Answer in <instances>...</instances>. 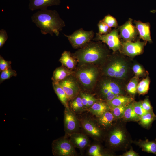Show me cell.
Segmentation results:
<instances>
[{
    "label": "cell",
    "instance_id": "1",
    "mask_svg": "<svg viewBox=\"0 0 156 156\" xmlns=\"http://www.w3.org/2000/svg\"><path fill=\"white\" fill-rule=\"evenodd\" d=\"M31 19L44 35L49 34L53 36L55 34L58 36L65 26L64 21L56 11L47 8L37 11L33 14Z\"/></svg>",
    "mask_w": 156,
    "mask_h": 156
},
{
    "label": "cell",
    "instance_id": "2",
    "mask_svg": "<svg viewBox=\"0 0 156 156\" xmlns=\"http://www.w3.org/2000/svg\"><path fill=\"white\" fill-rule=\"evenodd\" d=\"M107 51L100 42L90 41L80 48L73 55L81 64L96 63L107 55Z\"/></svg>",
    "mask_w": 156,
    "mask_h": 156
},
{
    "label": "cell",
    "instance_id": "3",
    "mask_svg": "<svg viewBox=\"0 0 156 156\" xmlns=\"http://www.w3.org/2000/svg\"><path fill=\"white\" fill-rule=\"evenodd\" d=\"M64 35L67 38L73 47L77 49L84 47L91 41L94 38V33L92 30L86 31L80 28L70 35Z\"/></svg>",
    "mask_w": 156,
    "mask_h": 156
},
{
    "label": "cell",
    "instance_id": "4",
    "mask_svg": "<svg viewBox=\"0 0 156 156\" xmlns=\"http://www.w3.org/2000/svg\"><path fill=\"white\" fill-rule=\"evenodd\" d=\"M98 74V70L96 67L89 66H84L78 70L77 76L84 87L90 88L95 84Z\"/></svg>",
    "mask_w": 156,
    "mask_h": 156
},
{
    "label": "cell",
    "instance_id": "5",
    "mask_svg": "<svg viewBox=\"0 0 156 156\" xmlns=\"http://www.w3.org/2000/svg\"><path fill=\"white\" fill-rule=\"evenodd\" d=\"M119 31L118 29L117 28L107 34H101L96 33L93 40L101 41L106 43L113 51H116L120 50L122 45L120 39Z\"/></svg>",
    "mask_w": 156,
    "mask_h": 156
},
{
    "label": "cell",
    "instance_id": "6",
    "mask_svg": "<svg viewBox=\"0 0 156 156\" xmlns=\"http://www.w3.org/2000/svg\"><path fill=\"white\" fill-rule=\"evenodd\" d=\"M52 150L53 154L55 156H71L75 154L74 149L70 142L64 137L53 141Z\"/></svg>",
    "mask_w": 156,
    "mask_h": 156
},
{
    "label": "cell",
    "instance_id": "7",
    "mask_svg": "<svg viewBox=\"0 0 156 156\" xmlns=\"http://www.w3.org/2000/svg\"><path fill=\"white\" fill-rule=\"evenodd\" d=\"M147 41L141 42L139 40L135 42L125 41L122 43V51L125 55L133 57L140 55L143 52Z\"/></svg>",
    "mask_w": 156,
    "mask_h": 156
},
{
    "label": "cell",
    "instance_id": "8",
    "mask_svg": "<svg viewBox=\"0 0 156 156\" xmlns=\"http://www.w3.org/2000/svg\"><path fill=\"white\" fill-rule=\"evenodd\" d=\"M132 23L133 20L129 18L124 24L118 27L120 32V37L125 41H134L138 34L135 26L133 25Z\"/></svg>",
    "mask_w": 156,
    "mask_h": 156
},
{
    "label": "cell",
    "instance_id": "9",
    "mask_svg": "<svg viewBox=\"0 0 156 156\" xmlns=\"http://www.w3.org/2000/svg\"><path fill=\"white\" fill-rule=\"evenodd\" d=\"M58 83L66 93L68 100L73 99L77 96L78 87L73 79L68 77Z\"/></svg>",
    "mask_w": 156,
    "mask_h": 156
},
{
    "label": "cell",
    "instance_id": "10",
    "mask_svg": "<svg viewBox=\"0 0 156 156\" xmlns=\"http://www.w3.org/2000/svg\"><path fill=\"white\" fill-rule=\"evenodd\" d=\"M133 23L138 30L139 37L144 41L152 42L150 33V25L148 22L143 23L140 20H134Z\"/></svg>",
    "mask_w": 156,
    "mask_h": 156
},
{
    "label": "cell",
    "instance_id": "11",
    "mask_svg": "<svg viewBox=\"0 0 156 156\" xmlns=\"http://www.w3.org/2000/svg\"><path fill=\"white\" fill-rule=\"evenodd\" d=\"M29 9L33 11L37 10H42L47 7L60 5L61 0H29Z\"/></svg>",
    "mask_w": 156,
    "mask_h": 156
},
{
    "label": "cell",
    "instance_id": "12",
    "mask_svg": "<svg viewBox=\"0 0 156 156\" xmlns=\"http://www.w3.org/2000/svg\"><path fill=\"white\" fill-rule=\"evenodd\" d=\"M64 121L65 127L67 131L70 132L75 130L77 126L76 118L69 109L66 108L64 111Z\"/></svg>",
    "mask_w": 156,
    "mask_h": 156
},
{
    "label": "cell",
    "instance_id": "13",
    "mask_svg": "<svg viewBox=\"0 0 156 156\" xmlns=\"http://www.w3.org/2000/svg\"><path fill=\"white\" fill-rule=\"evenodd\" d=\"M125 139V135L124 132L120 129L117 128L111 133L109 141L112 145L116 146L123 142Z\"/></svg>",
    "mask_w": 156,
    "mask_h": 156
},
{
    "label": "cell",
    "instance_id": "14",
    "mask_svg": "<svg viewBox=\"0 0 156 156\" xmlns=\"http://www.w3.org/2000/svg\"><path fill=\"white\" fill-rule=\"evenodd\" d=\"M71 74L70 71L66 68L64 66L59 67L54 71L52 79L53 82L58 83L68 77Z\"/></svg>",
    "mask_w": 156,
    "mask_h": 156
},
{
    "label": "cell",
    "instance_id": "15",
    "mask_svg": "<svg viewBox=\"0 0 156 156\" xmlns=\"http://www.w3.org/2000/svg\"><path fill=\"white\" fill-rule=\"evenodd\" d=\"M133 100V99L132 97L119 95L112 100L107 102V104L110 107H112L128 105Z\"/></svg>",
    "mask_w": 156,
    "mask_h": 156
},
{
    "label": "cell",
    "instance_id": "16",
    "mask_svg": "<svg viewBox=\"0 0 156 156\" xmlns=\"http://www.w3.org/2000/svg\"><path fill=\"white\" fill-rule=\"evenodd\" d=\"M109 106L102 102H96L91 107L90 111L93 114L99 117L108 110Z\"/></svg>",
    "mask_w": 156,
    "mask_h": 156
},
{
    "label": "cell",
    "instance_id": "17",
    "mask_svg": "<svg viewBox=\"0 0 156 156\" xmlns=\"http://www.w3.org/2000/svg\"><path fill=\"white\" fill-rule=\"evenodd\" d=\"M59 61L64 66L67 68L72 69L75 67V60L70 52L64 51L62 54Z\"/></svg>",
    "mask_w": 156,
    "mask_h": 156
},
{
    "label": "cell",
    "instance_id": "18",
    "mask_svg": "<svg viewBox=\"0 0 156 156\" xmlns=\"http://www.w3.org/2000/svg\"><path fill=\"white\" fill-rule=\"evenodd\" d=\"M53 89L59 99L66 108L69 109L68 98L64 91L58 83H53Z\"/></svg>",
    "mask_w": 156,
    "mask_h": 156
},
{
    "label": "cell",
    "instance_id": "19",
    "mask_svg": "<svg viewBox=\"0 0 156 156\" xmlns=\"http://www.w3.org/2000/svg\"><path fill=\"white\" fill-rule=\"evenodd\" d=\"M71 140L77 147L82 148L85 147L88 143V140L85 135L75 133L71 135Z\"/></svg>",
    "mask_w": 156,
    "mask_h": 156
},
{
    "label": "cell",
    "instance_id": "20",
    "mask_svg": "<svg viewBox=\"0 0 156 156\" xmlns=\"http://www.w3.org/2000/svg\"><path fill=\"white\" fill-rule=\"evenodd\" d=\"M101 87L107 89L112 93L116 95H120L121 93L119 86L115 82L109 80H103L101 83Z\"/></svg>",
    "mask_w": 156,
    "mask_h": 156
},
{
    "label": "cell",
    "instance_id": "21",
    "mask_svg": "<svg viewBox=\"0 0 156 156\" xmlns=\"http://www.w3.org/2000/svg\"><path fill=\"white\" fill-rule=\"evenodd\" d=\"M84 129L88 133L95 137L100 136L101 132L99 129L92 122L88 120H85L82 122Z\"/></svg>",
    "mask_w": 156,
    "mask_h": 156
},
{
    "label": "cell",
    "instance_id": "22",
    "mask_svg": "<svg viewBox=\"0 0 156 156\" xmlns=\"http://www.w3.org/2000/svg\"><path fill=\"white\" fill-rule=\"evenodd\" d=\"M120 60L119 59L113 60L108 64L104 70V73L106 75L114 78Z\"/></svg>",
    "mask_w": 156,
    "mask_h": 156
},
{
    "label": "cell",
    "instance_id": "23",
    "mask_svg": "<svg viewBox=\"0 0 156 156\" xmlns=\"http://www.w3.org/2000/svg\"><path fill=\"white\" fill-rule=\"evenodd\" d=\"M123 116L127 120L138 121L140 119V117L134 111L133 103H130L127 105Z\"/></svg>",
    "mask_w": 156,
    "mask_h": 156
},
{
    "label": "cell",
    "instance_id": "24",
    "mask_svg": "<svg viewBox=\"0 0 156 156\" xmlns=\"http://www.w3.org/2000/svg\"><path fill=\"white\" fill-rule=\"evenodd\" d=\"M114 118L112 112L107 111L99 117L98 121L101 125L107 127L112 124Z\"/></svg>",
    "mask_w": 156,
    "mask_h": 156
},
{
    "label": "cell",
    "instance_id": "25",
    "mask_svg": "<svg viewBox=\"0 0 156 156\" xmlns=\"http://www.w3.org/2000/svg\"><path fill=\"white\" fill-rule=\"evenodd\" d=\"M150 80L148 76L146 78L143 79L138 83L137 92L139 94H145L146 93L149 89Z\"/></svg>",
    "mask_w": 156,
    "mask_h": 156
},
{
    "label": "cell",
    "instance_id": "26",
    "mask_svg": "<svg viewBox=\"0 0 156 156\" xmlns=\"http://www.w3.org/2000/svg\"><path fill=\"white\" fill-rule=\"evenodd\" d=\"M156 119V116L153 111L147 112L140 118V122L144 126L148 127Z\"/></svg>",
    "mask_w": 156,
    "mask_h": 156
},
{
    "label": "cell",
    "instance_id": "27",
    "mask_svg": "<svg viewBox=\"0 0 156 156\" xmlns=\"http://www.w3.org/2000/svg\"><path fill=\"white\" fill-rule=\"evenodd\" d=\"M142 150L156 155V142L154 141H145L140 143Z\"/></svg>",
    "mask_w": 156,
    "mask_h": 156
},
{
    "label": "cell",
    "instance_id": "28",
    "mask_svg": "<svg viewBox=\"0 0 156 156\" xmlns=\"http://www.w3.org/2000/svg\"><path fill=\"white\" fill-rule=\"evenodd\" d=\"M127 71V68L126 64L124 61L120 59L118 67L116 72L114 78L121 79L124 77Z\"/></svg>",
    "mask_w": 156,
    "mask_h": 156
},
{
    "label": "cell",
    "instance_id": "29",
    "mask_svg": "<svg viewBox=\"0 0 156 156\" xmlns=\"http://www.w3.org/2000/svg\"><path fill=\"white\" fill-rule=\"evenodd\" d=\"M138 78L136 76L133 78L127 84L126 89L127 91L132 94H135L137 92Z\"/></svg>",
    "mask_w": 156,
    "mask_h": 156
},
{
    "label": "cell",
    "instance_id": "30",
    "mask_svg": "<svg viewBox=\"0 0 156 156\" xmlns=\"http://www.w3.org/2000/svg\"><path fill=\"white\" fill-rule=\"evenodd\" d=\"M17 75L16 71L13 70L11 67L1 72L0 75V83L12 77H16Z\"/></svg>",
    "mask_w": 156,
    "mask_h": 156
},
{
    "label": "cell",
    "instance_id": "31",
    "mask_svg": "<svg viewBox=\"0 0 156 156\" xmlns=\"http://www.w3.org/2000/svg\"><path fill=\"white\" fill-rule=\"evenodd\" d=\"M127 105H122L110 107L112 109V112L114 117L120 118L123 116L125 110Z\"/></svg>",
    "mask_w": 156,
    "mask_h": 156
},
{
    "label": "cell",
    "instance_id": "32",
    "mask_svg": "<svg viewBox=\"0 0 156 156\" xmlns=\"http://www.w3.org/2000/svg\"><path fill=\"white\" fill-rule=\"evenodd\" d=\"M103 21L110 27H114L117 28L118 25L116 19L110 15L106 16L102 20Z\"/></svg>",
    "mask_w": 156,
    "mask_h": 156
},
{
    "label": "cell",
    "instance_id": "33",
    "mask_svg": "<svg viewBox=\"0 0 156 156\" xmlns=\"http://www.w3.org/2000/svg\"><path fill=\"white\" fill-rule=\"evenodd\" d=\"M71 108L75 111H80L83 109L84 105L81 97H78L70 103Z\"/></svg>",
    "mask_w": 156,
    "mask_h": 156
},
{
    "label": "cell",
    "instance_id": "34",
    "mask_svg": "<svg viewBox=\"0 0 156 156\" xmlns=\"http://www.w3.org/2000/svg\"><path fill=\"white\" fill-rule=\"evenodd\" d=\"M99 29L98 33L101 34H107L112 31L111 27L103 22L102 20H100L98 24Z\"/></svg>",
    "mask_w": 156,
    "mask_h": 156
},
{
    "label": "cell",
    "instance_id": "35",
    "mask_svg": "<svg viewBox=\"0 0 156 156\" xmlns=\"http://www.w3.org/2000/svg\"><path fill=\"white\" fill-rule=\"evenodd\" d=\"M133 104L135 113L140 118L147 112L143 108L141 102H135L133 103Z\"/></svg>",
    "mask_w": 156,
    "mask_h": 156
},
{
    "label": "cell",
    "instance_id": "36",
    "mask_svg": "<svg viewBox=\"0 0 156 156\" xmlns=\"http://www.w3.org/2000/svg\"><path fill=\"white\" fill-rule=\"evenodd\" d=\"M11 62L5 60L1 55H0V71L5 70L11 67Z\"/></svg>",
    "mask_w": 156,
    "mask_h": 156
},
{
    "label": "cell",
    "instance_id": "37",
    "mask_svg": "<svg viewBox=\"0 0 156 156\" xmlns=\"http://www.w3.org/2000/svg\"><path fill=\"white\" fill-rule=\"evenodd\" d=\"M89 155L93 156H102L100 152V146L97 145H94L91 146L88 151Z\"/></svg>",
    "mask_w": 156,
    "mask_h": 156
},
{
    "label": "cell",
    "instance_id": "38",
    "mask_svg": "<svg viewBox=\"0 0 156 156\" xmlns=\"http://www.w3.org/2000/svg\"><path fill=\"white\" fill-rule=\"evenodd\" d=\"M133 70L136 77H140L144 74V71L142 67L140 65L135 64L133 67Z\"/></svg>",
    "mask_w": 156,
    "mask_h": 156
},
{
    "label": "cell",
    "instance_id": "39",
    "mask_svg": "<svg viewBox=\"0 0 156 156\" xmlns=\"http://www.w3.org/2000/svg\"><path fill=\"white\" fill-rule=\"evenodd\" d=\"M8 38V36L6 31L3 29L0 30V48L4 45Z\"/></svg>",
    "mask_w": 156,
    "mask_h": 156
},
{
    "label": "cell",
    "instance_id": "40",
    "mask_svg": "<svg viewBox=\"0 0 156 156\" xmlns=\"http://www.w3.org/2000/svg\"><path fill=\"white\" fill-rule=\"evenodd\" d=\"M141 104L143 108L147 112L153 111V108L148 98L145 99L141 102Z\"/></svg>",
    "mask_w": 156,
    "mask_h": 156
},
{
    "label": "cell",
    "instance_id": "41",
    "mask_svg": "<svg viewBox=\"0 0 156 156\" xmlns=\"http://www.w3.org/2000/svg\"><path fill=\"white\" fill-rule=\"evenodd\" d=\"M81 95L82 103L84 106L87 107L89 94L81 93Z\"/></svg>",
    "mask_w": 156,
    "mask_h": 156
},
{
    "label": "cell",
    "instance_id": "42",
    "mask_svg": "<svg viewBox=\"0 0 156 156\" xmlns=\"http://www.w3.org/2000/svg\"><path fill=\"white\" fill-rule=\"evenodd\" d=\"M96 99L92 96L89 94L87 106L91 107L96 101Z\"/></svg>",
    "mask_w": 156,
    "mask_h": 156
},
{
    "label": "cell",
    "instance_id": "43",
    "mask_svg": "<svg viewBox=\"0 0 156 156\" xmlns=\"http://www.w3.org/2000/svg\"><path fill=\"white\" fill-rule=\"evenodd\" d=\"M123 156H137L138 155L132 148L129 151H127L123 154Z\"/></svg>",
    "mask_w": 156,
    "mask_h": 156
},
{
    "label": "cell",
    "instance_id": "44",
    "mask_svg": "<svg viewBox=\"0 0 156 156\" xmlns=\"http://www.w3.org/2000/svg\"><path fill=\"white\" fill-rule=\"evenodd\" d=\"M119 95H116L112 93L109 95L105 96V97L107 101L108 102L112 100L114 98Z\"/></svg>",
    "mask_w": 156,
    "mask_h": 156
},
{
    "label": "cell",
    "instance_id": "45",
    "mask_svg": "<svg viewBox=\"0 0 156 156\" xmlns=\"http://www.w3.org/2000/svg\"><path fill=\"white\" fill-rule=\"evenodd\" d=\"M155 140H156V139H155Z\"/></svg>",
    "mask_w": 156,
    "mask_h": 156
}]
</instances>
